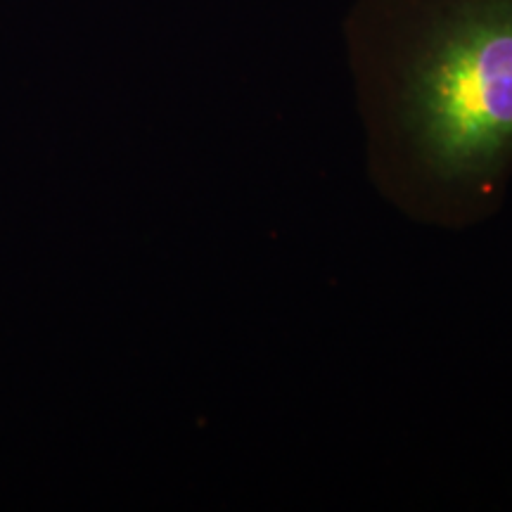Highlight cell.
Masks as SVG:
<instances>
[{
	"label": "cell",
	"mask_w": 512,
	"mask_h": 512,
	"mask_svg": "<svg viewBox=\"0 0 512 512\" xmlns=\"http://www.w3.org/2000/svg\"><path fill=\"white\" fill-rule=\"evenodd\" d=\"M344 48L377 192L422 226L489 221L512 181V0H354Z\"/></svg>",
	"instance_id": "6da1fadb"
}]
</instances>
